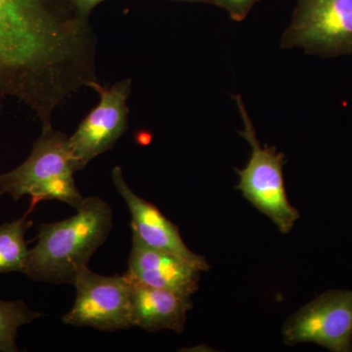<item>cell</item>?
Here are the masks:
<instances>
[{"label": "cell", "instance_id": "cell-15", "mask_svg": "<svg viewBox=\"0 0 352 352\" xmlns=\"http://www.w3.org/2000/svg\"><path fill=\"white\" fill-rule=\"evenodd\" d=\"M78 13L85 17L89 18L95 7L105 0H67Z\"/></svg>", "mask_w": 352, "mask_h": 352}, {"label": "cell", "instance_id": "cell-4", "mask_svg": "<svg viewBox=\"0 0 352 352\" xmlns=\"http://www.w3.org/2000/svg\"><path fill=\"white\" fill-rule=\"evenodd\" d=\"M244 129L242 138L251 146L252 153L244 168H236L239 183L236 189L254 208L270 217L282 233H289L300 219V212L289 204L285 189L283 166L286 157L276 148L261 145L256 129L240 95L234 97Z\"/></svg>", "mask_w": 352, "mask_h": 352}, {"label": "cell", "instance_id": "cell-13", "mask_svg": "<svg viewBox=\"0 0 352 352\" xmlns=\"http://www.w3.org/2000/svg\"><path fill=\"white\" fill-rule=\"evenodd\" d=\"M41 316L38 312L30 309L23 300H0V351L17 352L18 330Z\"/></svg>", "mask_w": 352, "mask_h": 352}, {"label": "cell", "instance_id": "cell-1", "mask_svg": "<svg viewBox=\"0 0 352 352\" xmlns=\"http://www.w3.org/2000/svg\"><path fill=\"white\" fill-rule=\"evenodd\" d=\"M97 36L67 0H0V97L22 102L43 129L82 88H95Z\"/></svg>", "mask_w": 352, "mask_h": 352}, {"label": "cell", "instance_id": "cell-2", "mask_svg": "<svg viewBox=\"0 0 352 352\" xmlns=\"http://www.w3.org/2000/svg\"><path fill=\"white\" fill-rule=\"evenodd\" d=\"M112 227L113 210L107 201L85 198L71 219L39 226L38 243L30 249L23 273L34 281L74 285Z\"/></svg>", "mask_w": 352, "mask_h": 352}, {"label": "cell", "instance_id": "cell-11", "mask_svg": "<svg viewBox=\"0 0 352 352\" xmlns=\"http://www.w3.org/2000/svg\"><path fill=\"white\" fill-rule=\"evenodd\" d=\"M129 281L133 327L149 332L164 330L183 332L187 314L193 307L191 296L170 289L152 288L131 279Z\"/></svg>", "mask_w": 352, "mask_h": 352}, {"label": "cell", "instance_id": "cell-12", "mask_svg": "<svg viewBox=\"0 0 352 352\" xmlns=\"http://www.w3.org/2000/svg\"><path fill=\"white\" fill-rule=\"evenodd\" d=\"M32 226V220L25 214L0 226V274L24 272L30 251L25 236Z\"/></svg>", "mask_w": 352, "mask_h": 352}, {"label": "cell", "instance_id": "cell-10", "mask_svg": "<svg viewBox=\"0 0 352 352\" xmlns=\"http://www.w3.org/2000/svg\"><path fill=\"white\" fill-rule=\"evenodd\" d=\"M201 271L175 254L152 249L132 237L129 270L132 281L152 288L192 296L199 289Z\"/></svg>", "mask_w": 352, "mask_h": 352}, {"label": "cell", "instance_id": "cell-3", "mask_svg": "<svg viewBox=\"0 0 352 352\" xmlns=\"http://www.w3.org/2000/svg\"><path fill=\"white\" fill-rule=\"evenodd\" d=\"M78 170L69 136L53 127L44 129L24 163L0 175V195L7 194L15 201L31 196L32 208L41 201L56 200L78 210L85 199L74 179Z\"/></svg>", "mask_w": 352, "mask_h": 352}, {"label": "cell", "instance_id": "cell-5", "mask_svg": "<svg viewBox=\"0 0 352 352\" xmlns=\"http://www.w3.org/2000/svg\"><path fill=\"white\" fill-rule=\"evenodd\" d=\"M281 46L323 57L352 54V0H298Z\"/></svg>", "mask_w": 352, "mask_h": 352}, {"label": "cell", "instance_id": "cell-14", "mask_svg": "<svg viewBox=\"0 0 352 352\" xmlns=\"http://www.w3.org/2000/svg\"><path fill=\"white\" fill-rule=\"evenodd\" d=\"M259 0H212V3L224 9L231 19L240 22L247 17L252 7Z\"/></svg>", "mask_w": 352, "mask_h": 352}, {"label": "cell", "instance_id": "cell-7", "mask_svg": "<svg viewBox=\"0 0 352 352\" xmlns=\"http://www.w3.org/2000/svg\"><path fill=\"white\" fill-rule=\"evenodd\" d=\"M289 346L314 342L333 352L352 351V291H329L289 317L283 326Z\"/></svg>", "mask_w": 352, "mask_h": 352}, {"label": "cell", "instance_id": "cell-9", "mask_svg": "<svg viewBox=\"0 0 352 352\" xmlns=\"http://www.w3.org/2000/svg\"><path fill=\"white\" fill-rule=\"evenodd\" d=\"M113 186L126 201L131 214L132 237L159 251L175 254L201 271L210 270L204 256L191 251L180 236L179 229L161 210L149 201L136 195L124 179L120 166L112 170Z\"/></svg>", "mask_w": 352, "mask_h": 352}, {"label": "cell", "instance_id": "cell-8", "mask_svg": "<svg viewBox=\"0 0 352 352\" xmlns=\"http://www.w3.org/2000/svg\"><path fill=\"white\" fill-rule=\"evenodd\" d=\"M131 78L105 88L99 85L98 105L90 111L73 135L69 138L72 154L82 170L95 157L112 149L129 127L127 100L131 92Z\"/></svg>", "mask_w": 352, "mask_h": 352}, {"label": "cell", "instance_id": "cell-16", "mask_svg": "<svg viewBox=\"0 0 352 352\" xmlns=\"http://www.w3.org/2000/svg\"><path fill=\"white\" fill-rule=\"evenodd\" d=\"M179 1L204 2V3H212V0H179Z\"/></svg>", "mask_w": 352, "mask_h": 352}, {"label": "cell", "instance_id": "cell-6", "mask_svg": "<svg viewBox=\"0 0 352 352\" xmlns=\"http://www.w3.org/2000/svg\"><path fill=\"white\" fill-rule=\"evenodd\" d=\"M75 303L62 321L75 327L115 332L133 327L131 281L126 276H103L88 266L76 274Z\"/></svg>", "mask_w": 352, "mask_h": 352}]
</instances>
